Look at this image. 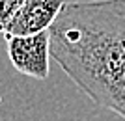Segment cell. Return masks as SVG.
Here are the masks:
<instances>
[{"instance_id": "cell-4", "label": "cell", "mask_w": 125, "mask_h": 121, "mask_svg": "<svg viewBox=\"0 0 125 121\" xmlns=\"http://www.w3.org/2000/svg\"><path fill=\"white\" fill-rule=\"evenodd\" d=\"M24 4V0H0V34H6L10 22L13 21V17L21 6Z\"/></svg>"}, {"instance_id": "cell-2", "label": "cell", "mask_w": 125, "mask_h": 121, "mask_svg": "<svg viewBox=\"0 0 125 121\" xmlns=\"http://www.w3.org/2000/svg\"><path fill=\"white\" fill-rule=\"evenodd\" d=\"M8 56L19 73L37 80H45L51 73V36L39 32L36 36L6 37Z\"/></svg>"}, {"instance_id": "cell-1", "label": "cell", "mask_w": 125, "mask_h": 121, "mask_svg": "<svg viewBox=\"0 0 125 121\" xmlns=\"http://www.w3.org/2000/svg\"><path fill=\"white\" fill-rule=\"evenodd\" d=\"M49 36L63 73L125 119V0L65 2Z\"/></svg>"}, {"instance_id": "cell-5", "label": "cell", "mask_w": 125, "mask_h": 121, "mask_svg": "<svg viewBox=\"0 0 125 121\" xmlns=\"http://www.w3.org/2000/svg\"><path fill=\"white\" fill-rule=\"evenodd\" d=\"M62 2H65V0H62Z\"/></svg>"}, {"instance_id": "cell-3", "label": "cell", "mask_w": 125, "mask_h": 121, "mask_svg": "<svg viewBox=\"0 0 125 121\" xmlns=\"http://www.w3.org/2000/svg\"><path fill=\"white\" fill-rule=\"evenodd\" d=\"M63 4L65 2L62 0H24L10 22L4 37H24L47 32L60 15Z\"/></svg>"}]
</instances>
